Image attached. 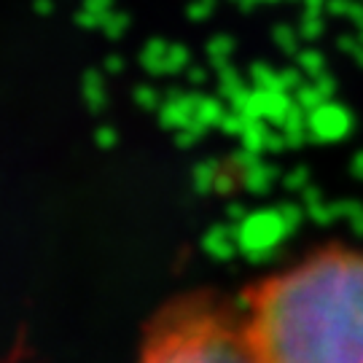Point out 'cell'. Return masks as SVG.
Returning <instances> with one entry per match:
<instances>
[{
    "label": "cell",
    "instance_id": "6da1fadb",
    "mask_svg": "<svg viewBox=\"0 0 363 363\" xmlns=\"http://www.w3.org/2000/svg\"><path fill=\"white\" fill-rule=\"evenodd\" d=\"M261 363H363V250L325 245L242 294Z\"/></svg>",
    "mask_w": 363,
    "mask_h": 363
},
{
    "label": "cell",
    "instance_id": "7a4b0ae2",
    "mask_svg": "<svg viewBox=\"0 0 363 363\" xmlns=\"http://www.w3.org/2000/svg\"><path fill=\"white\" fill-rule=\"evenodd\" d=\"M138 363H261L242 312L216 294H186L154 315Z\"/></svg>",
    "mask_w": 363,
    "mask_h": 363
}]
</instances>
